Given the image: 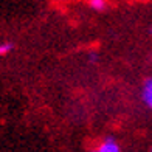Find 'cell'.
<instances>
[{
	"mask_svg": "<svg viewBox=\"0 0 152 152\" xmlns=\"http://www.w3.org/2000/svg\"><path fill=\"white\" fill-rule=\"evenodd\" d=\"M11 50H12V44H8V42L0 44V54H6V53H10Z\"/></svg>",
	"mask_w": 152,
	"mask_h": 152,
	"instance_id": "cell-4",
	"label": "cell"
},
{
	"mask_svg": "<svg viewBox=\"0 0 152 152\" xmlns=\"http://www.w3.org/2000/svg\"><path fill=\"white\" fill-rule=\"evenodd\" d=\"M90 61H92V62H95V61H96V56H95V54H92V56H90Z\"/></svg>",
	"mask_w": 152,
	"mask_h": 152,
	"instance_id": "cell-5",
	"label": "cell"
},
{
	"mask_svg": "<svg viewBox=\"0 0 152 152\" xmlns=\"http://www.w3.org/2000/svg\"><path fill=\"white\" fill-rule=\"evenodd\" d=\"M98 152H120V146L115 143L113 138H106L104 143L99 146V151Z\"/></svg>",
	"mask_w": 152,
	"mask_h": 152,
	"instance_id": "cell-2",
	"label": "cell"
},
{
	"mask_svg": "<svg viewBox=\"0 0 152 152\" xmlns=\"http://www.w3.org/2000/svg\"><path fill=\"white\" fill-rule=\"evenodd\" d=\"M143 101L146 102L149 109H152V78L146 79L143 86Z\"/></svg>",
	"mask_w": 152,
	"mask_h": 152,
	"instance_id": "cell-1",
	"label": "cell"
},
{
	"mask_svg": "<svg viewBox=\"0 0 152 152\" xmlns=\"http://www.w3.org/2000/svg\"><path fill=\"white\" fill-rule=\"evenodd\" d=\"M90 6L96 11H102L106 8V2L104 0H90Z\"/></svg>",
	"mask_w": 152,
	"mask_h": 152,
	"instance_id": "cell-3",
	"label": "cell"
},
{
	"mask_svg": "<svg viewBox=\"0 0 152 152\" xmlns=\"http://www.w3.org/2000/svg\"><path fill=\"white\" fill-rule=\"evenodd\" d=\"M151 152H152V149H151Z\"/></svg>",
	"mask_w": 152,
	"mask_h": 152,
	"instance_id": "cell-6",
	"label": "cell"
},
{
	"mask_svg": "<svg viewBox=\"0 0 152 152\" xmlns=\"http://www.w3.org/2000/svg\"><path fill=\"white\" fill-rule=\"evenodd\" d=\"M96 152H98V151H96Z\"/></svg>",
	"mask_w": 152,
	"mask_h": 152,
	"instance_id": "cell-7",
	"label": "cell"
}]
</instances>
